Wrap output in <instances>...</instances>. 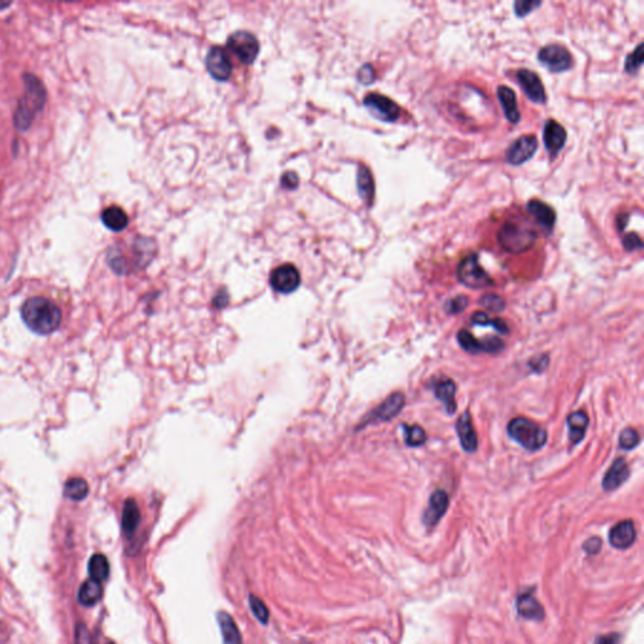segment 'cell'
<instances>
[{
    "mask_svg": "<svg viewBox=\"0 0 644 644\" xmlns=\"http://www.w3.org/2000/svg\"><path fill=\"white\" fill-rule=\"evenodd\" d=\"M22 318L33 333L49 335L61 325L62 313L53 301L46 297H32L24 302Z\"/></svg>",
    "mask_w": 644,
    "mask_h": 644,
    "instance_id": "6da1fadb",
    "label": "cell"
},
{
    "mask_svg": "<svg viewBox=\"0 0 644 644\" xmlns=\"http://www.w3.org/2000/svg\"><path fill=\"white\" fill-rule=\"evenodd\" d=\"M538 233L531 222L523 217H511L503 223L497 235L501 248L508 253H523L532 248Z\"/></svg>",
    "mask_w": 644,
    "mask_h": 644,
    "instance_id": "7a4b0ae2",
    "label": "cell"
},
{
    "mask_svg": "<svg viewBox=\"0 0 644 644\" xmlns=\"http://www.w3.org/2000/svg\"><path fill=\"white\" fill-rule=\"evenodd\" d=\"M508 434L512 440L520 443L527 451H538L544 447L547 440V433L540 425L527 418L512 419L508 427Z\"/></svg>",
    "mask_w": 644,
    "mask_h": 644,
    "instance_id": "3957f363",
    "label": "cell"
},
{
    "mask_svg": "<svg viewBox=\"0 0 644 644\" xmlns=\"http://www.w3.org/2000/svg\"><path fill=\"white\" fill-rule=\"evenodd\" d=\"M27 92L23 101L19 102L16 110V123L19 129H27L31 125L32 119L45 104V88L38 80L29 77L27 80Z\"/></svg>",
    "mask_w": 644,
    "mask_h": 644,
    "instance_id": "277c9868",
    "label": "cell"
},
{
    "mask_svg": "<svg viewBox=\"0 0 644 644\" xmlns=\"http://www.w3.org/2000/svg\"><path fill=\"white\" fill-rule=\"evenodd\" d=\"M457 274H458V280L461 281V283H463L466 287L481 289V288L490 287L493 285V281L490 277V274L486 272L479 265L476 253H472L467 257L463 258L458 265Z\"/></svg>",
    "mask_w": 644,
    "mask_h": 644,
    "instance_id": "5b68a950",
    "label": "cell"
},
{
    "mask_svg": "<svg viewBox=\"0 0 644 644\" xmlns=\"http://www.w3.org/2000/svg\"><path fill=\"white\" fill-rule=\"evenodd\" d=\"M228 48L243 64H252L259 53L257 38L250 32L239 31L233 33L228 39Z\"/></svg>",
    "mask_w": 644,
    "mask_h": 644,
    "instance_id": "8992f818",
    "label": "cell"
},
{
    "mask_svg": "<svg viewBox=\"0 0 644 644\" xmlns=\"http://www.w3.org/2000/svg\"><path fill=\"white\" fill-rule=\"evenodd\" d=\"M364 107L379 121L395 122L402 115V110L398 106V104L380 93L366 95Z\"/></svg>",
    "mask_w": 644,
    "mask_h": 644,
    "instance_id": "52a82bcc",
    "label": "cell"
},
{
    "mask_svg": "<svg viewBox=\"0 0 644 644\" xmlns=\"http://www.w3.org/2000/svg\"><path fill=\"white\" fill-rule=\"evenodd\" d=\"M538 60L553 73L568 71L573 66V57L567 47L561 45H547L538 51Z\"/></svg>",
    "mask_w": 644,
    "mask_h": 644,
    "instance_id": "ba28073f",
    "label": "cell"
},
{
    "mask_svg": "<svg viewBox=\"0 0 644 644\" xmlns=\"http://www.w3.org/2000/svg\"><path fill=\"white\" fill-rule=\"evenodd\" d=\"M404 404H405V398H404L402 393L398 392V393L390 395L389 398H387L384 402L380 404L377 409L372 410L370 414H368L365 417L364 422H363V425H360V428L365 427V425H372V423L387 422V420L393 419L402 412Z\"/></svg>",
    "mask_w": 644,
    "mask_h": 644,
    "instance_id": "9c48e42d",
    "label": "cell"
},
{
    "mask_svg": "<svg viewBox=\"0 0 644 644\" xmlns=\"http://www.w3.org/2000/svg\"><path fill=\"white\" fill-rule=\"evenodd\" d=\"M538 139L534 135H523L515 140L506 152V161L510 165H523L535 155L538 150Z\"/></svg>",
    "mask_w": 644,
    "mask_h": 644,
    "instance_id": "30bf717a",
    "label": "cell"
},
{
    "mask_svg": "<svg viewBox=\"0 0 644 644\" xmlns=\"http://www.w3.org/2000/svg\"><path fill=\"white\" fill-rule=\"evenodd\" d=\"M271 286L280 294H292L301 283V276L294 265H283L271 273Z\"/></svg>",
    "mask_w": 644,
    "mask_h": 644,
    "instance_id": "8fae6325",
    "label": "cell"
},
{
    "mask_svg": "<svg viewBox=\"0 0 644 644\" xmlns=\"http://www.w3.org/2000/svg\"><path fill=\"white\" fill-rule=\"evenodd\" d=\"M206 69L211 76L217 81H227L232 75V63L228 58L227 53L220 47H213L205 60Z\"/></svg>",
    "mask_w": 644,
    "mask_h": 644,
    "instance_id": "7c38bea8",
    "label": "cell"
},
{
    "mask_svg": "<svg viewBox=\"0 0 644 644\" xmlns=\"http://www.w3.org/2000/svg\"><path fill=\"white\" fill-rule=\"evenodd\" d=\"M457 339H458V342H460V345L462 346L463 349L473 353V354H477V353H491L492 354V353L501 351L505 346L503 342L500 340L499 337L488 336L485 340L479 342L467 330H461L458 333Z\"/></svg>",
    "mask_w": 644,
    "mask_h": 644,
    "instance_id": "4fadbf2b",
    "label": "cell"
},
{
    "mask_svg": "<svg viewBox=\"0 0 644 644\" xmlns=\"http://www.w3.org/2000/svg\"><path fill=\"white\" fill-rule=\"evenodd\" d=\"M516 77L529 99L535 104H545V87L538 73L532 72L530 69H523L517 72Z\"/></svg>",
    "mask_w": 644,
    "mask_h": 644,
    "instance_id": "5bb4252c",
    "label": "cell"
},
{
    "mask_svg": "<svg viewBox=\"0 0 644 644\" xmlns=\"http://www.w3.org/2000/svg\"><path fill=\"white\" fill-rule=\"evenodd\" d=\"M448 506H449V499H448L447 493L442 490H437L433 493L429 499L428 508L422 517V521L425 523V527L427 529L436 527L440 523V518L446 515Z\"/></svg>",
    "mask_w": 644,
    "mask_h": 644,
    "instance_id": "9a60e30c",
    "label": "cell"
},
{
    "mask_svg": "<svg viewBox=\"0 0 644 644\" xmlns=\"http://www.w3.org/2000/svg\"><path fill=\"white\" fill-rule=\"evenodd\" d=\"M516 609L523 619L535 621L545 619V609L531 591H523L518 594L516 599Z\"/></svg>",
    "mask_w": 644,
    "mask_h": 644,
    "instance_id": "2e32d148",
    "label": "cell"
},
{
    "mask_svg": "<svg viewBox=\"0 0 644 644\" xmlns=\"http://www.w3.org/2000/svg\"><path fill=\"white\" fill-rule=\"evenodd\" d=\"M526 211L541 229L545 230L546 235H550L553 232L556 222V213L550 205L538 199H532L526 205Z\"/></svg>",
    "mask_w": 644,
    "mask_h": 644,
    "instance_id": "e0dca14e",
    "label": "cell"
},
{
    "mask_svg": "<svg viewBox=\"0 0 644 644\" xmlns=\"http://www.w3.org/2000/svg\"><path fill=\"white\" fill-rule=\"evenodd\" d=\"M544 144L546 150L550 154L551 159L556 158V155L561 152L564 145L567 143V130L559 122L555 120H549L544 126Z\"/></svg>",
    "mask_w": 644,
    "mask_h": 644,
    "instance_id": "ac0fdd59",
    "label": "cell"
},
{
    "mask_svg": "<svg viewBox=\"0 0 644 644\" xmlns=\"http://www.w3.org/2000/svg\"><path fill=\"white\" fill-rule=\"evenodd\" d=\"M636 538V526L632 520L621 521L609 531V544L618 550L629 549L634 544Z\"/></svg>",
    "mask_w": 644,
    "mask_h": 644,
    "instance_id": "d6986e66",
    "label": "cell"
},
{
    "mask_svg": "<svg viewBox=\"0 0 644 644\" xmlns=\"http://www.w3.org/2000/svg\"><path fill=\"white\" fill-rule=\"evenodd\" d=\"M629 477V467L624 458H618L614 461L603 478V488L610 492L619 488Z\"/></svg>",
    "mask_w": 644,
    "mask_h": 644,
    "instance_id": "ffe728a7",
    "label": "cell"
},
{
    "mask_svg": "<svg viewBox=\"0 0 644 644\" xmlns=\"http://www.w3.org/2000/svg\"><path fill=\"white\" fill-rule=\"evenodd\" d=\"M497 97H499L501 107L503 110V114H505V117L508 119V121L510 123H514V125L518 123L520 119H521V115L518 111L516 93L512 91V88L508 87V86H505V84L499 86Z\"/></svg>",
    "mask_w": 644,
    "mask_h": 644,
    "instance_id": "44dd1931",
    "label": "cell"
},
{
    "mask_svg": "<svg viewBox=\"0 0 644 644\" xmlns=\"http://www.w3.org/2000/svg\"><path fill=\"white\" fill-rule=\"evenodd\" d=\"M457 433L460 436V440H461V446H462L463 449L468 453H472L477 449L478 440H477V434L475 432L473 429V425H472V419H470V413L468 412H464L462 416L458 419L457 422Z\"/></svg>",
    "mask_w": 644,
    "mask_h": 644,
    "instance_id": "7402d4cb",
    "label": "cell"
},
{
    "mask_svg": "<svg viewBox=\"0 0 644 644\" xmlns=\"http://www.w3.org/2000/svg\"><path fill=\"white\" fill-rule=\"evenodd\" d=\"M140 520H141V515H140V510L137 506L136 501L132 499L125 501L123 508H122L121 520L122 531L125 536L131 538L135 534Z\"/></svg>",
    "mask_w": 644,
    "mask_h": 644,
    "instance_id": "603a6c76",
    "label": "cell"
},
{
    "mask_svg": "<svg viewBox=\"0 0 644 644\" xmlns=\"http://www.w3.org/2000/svg\"><path fill=\"white\" fill-rule=\"evenodd\" d=\"M217 621L219 623L223 644H242V636L239 633V629L229 614L220 612L217 615Z\"/></svg>",
    "mask_w": 644,
    "mask_h": 644,
    "instance_id": "cb8c5ba5",
    "label": "cell"
},
{
    "mask_svg": "<svg viewBox=\"0 0 644 644\" xmlns=\"http://www.w3.org/2000/svg\"><path fill=\"white\" fill-rule=\"evenodd\" d=\"M569 437L573 444L582 442L589 425V418L583 410L575 412L568 417Z\"/></svg>",
    "mask_w": 644,
    "mask_h": 644,
    "instance_id": "d4e9b609",
    "label": "cell"
},
{
    "mask_svg": "<svg viewBox=\"0 0 644 644\" xmlns=\"http://www.w3.org/2000/svg\"><path fill=\"white\" fill-rule=\"evenodd\" d=\"M357 190L365 203L372 205L375 195V184L370 170L364 165H360L357 170Z\"/></svg>",
    "mask_w": 644,
    "mask_h": 644,
    "instance_id": "484cf974",
    "label": "cell"
},
{
    "mask_svg": "<svg viewBox=\"0 0 644 644\" xmlns=\"http://www.w3.org/2000/svg\"><path fill=\"white\" fill-rule=\"evenodd\" d=\"M102 583L90 577L80 588L78 601L84 606H95L96 603H99V599L102 598Z\"/></svg>",
    "mask_w": 644,
    "mask_h": 644,
    "instance_id": "4316f807",
    "label": "cell"
},
{
    "mask_svg": "<svg viewBox=\"0 0 644 644\" xmlns=\"http://www.w3.org/2000/svg\"><path fill=\"white\" fill-rule=\"evenodd\" d=\"M102 222L107 228L115 232H120L128 227L129 217L120 206H108L102 213Z\"/></svg>",
    "mask_w": 644,
    "mask_h": 644,
    "instance_id": "83f0119b",
    "label": "cell"
},
{
    "mask_svg": "<svg viewBox=\"0 0 644 644\" xmlns=\"http://www.w3.org/2000/svg\"><path fill=\"white\" fill-rule=\"evenodd\" d=\"M436 396L440 399V402L444 403L449 414H453L455 412V384L449 379L440 380V383L434 387Z\"/></svg>",
    "mask_w": 644,
    "mask_h": 644,
    "instance_id": "f1b7e54d",
    "label": "cell"
},
{
    "mask_svg": "<svg viewBox=\"0 0 644 644\" xmlns=\"http://www.w3.org/2000/svg\"><path fill=\"white\" fill-rule=\"evenodd\" d=\"M90 577L99 583L105 582L110 575V564L106 556L102 553H95L88 562Z\"/></svg>",
    "mask_w": 644,
    "mask_h": 644,
    "instance_id": "f546056e",
    "label": "cell"
},
{
    "mask_svg": "<svg viewBox=\"0 0 644 644\" xmlns=\"http://www.w3.org/2000/svg\"><path fill=\"white\" fill-rule=\"evenodd\" d=\"M90 488L84 478H69L64 485V496L72 501H82L88 496Z\"/></svg>",
    "mask_w": 644,
    "mask_h": 644,
    "instance_id": "4dcf8cb0",
    "label": "cell"
},
{
    "mask_svg": "<svg viewBox=\"0 0 644 644\" xmlns=\"http://www.w3.org/2000/svg\"><path fill=\"white\" fill-rule=\"evenodd\" d=\"M404 428V437H405V443L410 447H419L425 444L427 440V433L425 429L419 425H403Z\"/></svg>",
    "mask_w": 644,
    "mask_h": 644,
    "instance_id": "1f68e13d",
    "label": "cell"
},
{
    "mask_svg": "<svg viewBox=\"0 0 644 644\" xmlns=\"http://www.w3.org/2000/svg\"><path fill=\"white\" fill-rule=\"evenodd\" d=\"M644 61V52H643V45L639 43L636 46V49L629 53L625 58V63H624V69L625 72L629 73V75H636L638 73V71L642 67Z\"/></svg>",
    "mask_w": 644,
    "mask_h": 644,
    "instance_id": "d6a6232c",
    "label": "cell"
},
{
    "mask_svg": "<svg viewBox=\"0 0 644 644\" xmlns=\"http://www.w3.org/2000/svg\"><path fill=\"white\" fill-rule=\"evenodd\" d=\"M470 320H472V324H475V325H479V326L484 327L491 325V326L494 327L497 331H500L502 334H508V325L505 324V321H502L500 318L490 320L488 316H487L486 313H484V312H479V311L475 312V313L472 315Z\"/></svg>",
    "mask_w": 644,
    "mask_h": 644,
    "instance_id": "836d02e7",
    "label": "cell"
},
{
    "mask_svg": "<svg viewBox=\"0 0 644 644\" xmlns=\"http://www.w3.org/2000/svg\"><path fill=\"white\" fill-rule=\"evenodd\" d=\"M479 305L487 311H491L494 313H499L505 310L506 302L505 300L499 295L494 294H486L479 298Z\"/></svg>",
    "mask_w": 644,
    "mask_h": 644,
    "instance_id": "e575fe53",
    "label": "cell"
},
{
    "mask_svg": "<svg viewBox=\"0 0 644 644\" xmlns=\"http://www.w3.org/2000/svg\"><path fill=\"white\" fill-rule=\"evenodd\" d=\"M250 606L252 613L254 614V617L257 618L258 621H261L262 624L268 623L270 613H268V609L265 606V603L261 599L254 597V595H250Z\"/></svg>",
    "mask_w": 644,
    "mask_h": 644,
    "instance_id": "d590c367",
    "label": "cell"
},
{
    "mask_svg": "<svg viewBox=\"0 0 644 644\" xmlns=\"http://www.w3.org/2000/svg\"><path fill=\"white\" fill-rule=\"evenodd\" d=\"M542 5L541 1H534V0H517L514 3V12L518 18L529 16L535 9L540 8Z\"/></svg>",
    "mask_w": 644,
    "mask_h": 644,
    "instance_id": "8d00e7d4",
    "label": "cell"
},
{
    "mask_svg": "<svg viewBox=\"0 0 644 644\" xmlns=\"http://www.w3.org/2000/svg\"><path fill=\"white\" fill-rule=\"evenodd\" d=\"M639 443V434L633 428H627L621 433L619 444L623 449H633Z\"/></svg>",
    "mask_w": 644,
    "mask_h": 644,
    "instance_id": "74e56055",
    "label": "cell"
},
{
    "mask_svg": "<svg viewBox=\"0 0 644 644\" xmlns=\"http://www.w3.org/2000/svg\"><path fill=\"white\" fill-rule=\"evenodd\" d=\"M623 247L627 252H636L643 248V243L636 233H628L623 238Z\"/></svg>",
    "mask_w": 644,
    "mask_h": 644,
    "instance_id": "f35d334b",
    "label": "cell"
},
{
    "mask_svg": "<svg viewBox=\"0 0 644 644\" xmlns=\"http://www.w3.org/2000/svg\"><path fill=\"white\" fill-rule=\"evenodd\" d=\"M75 642L76 644H93L91 634L84 623H77L75 629Z\"/></svg>",
    "mask_w": 644,
    "mask_h": 644,
    "instance_id": "ab89813d",
    "label": "cell"
},
{
    "mask_svg": "<svg viewBox=\"0 0 644 644\" xmlns=\"http://www.w3.org/2000/svg\"><path fill=\"white\" fill-rule=\"evenodd\" d=\"M601 546H603L601 538H598V536H593V538H588V540L584 542L583 550L586 553V555L593 556V555H597V553H600Z\"/></svg>",
    "mask_w": 644,
    "mask_h": 644,
    "instance_id": "60d3db41",
    "label": "cell"
},
{
    "mask_svg": "<svg viewBox=\"0 0 644 644\" xmlns=\"http://www.w3.org/2000/svg\"><path fill=\"white\" fill-rule=\"evenodd\" d=\"M357 80L363 84H370L375 81V71L370 64H364L357 72Z\"/></svg>",
    "mask_w": 644,
    "mask_h": 644,
    "instance_id": "b9f144b4",
    "label": "cell"
},
{
    "mask_svg": "<svg viewBox=\"0 0 644 644\" xmlns=\"http://www.w3.org/2000/svg\"><path fill=\"white\" fill-rule=\"evenodd\" d=\"M468 305V300L466 296H458L455 297L453 300H451L449 303H448V311L451 313H458L461 311L464 310Z\"/></svg>",
    "mask_w": 644,
    "mask_h": 644,
    "instance_id": "7bdbcfd3",
    "label": "cell"
},
{
    "mask_svg": "<svg viewBox=\"0 0 644 644\" xmlns=\"http://www.w3.org/2000/svg\"><path fill=\"white\" fill-rule=\"evenodd\" d=\"M621 636L619 633H609L606 636H598L594 644H621Z\"/></svg>",
    "mask_w": 644,
    "mask_h": 644,
    "instance_id": "ee69618b",
    "label": "cell"
},
{
    "mask_svg": "<svg viewBox=\"0 0 644 644\" xmlns=\"http://www.w3.org/2000/svg\"><path fill=\"white\" fill-rule=\"evenodd\" d=\"M282 185L287 189H295L298 185V178L295 173H286L282 178Z\"/></svg>",
    "mask_w": 644,
    "mask_h": 644,
    "instance_id": "f6af8a7d",
    "label": "cell"
},
{
    "mask_svg": "<svg viewBox=\"0 0 644 644\" xmlns=\"http://www.w3.org/2000/svg\"><path fill=\"white\" fill-rule=\"evenodd\" d=\"M227 303L228 296L227 294L224 292V291H222L220 294H218V295L215 296V298H214V301H213V305H214L215 307H218V309H222V307H223V306H226Z\"/></svg>",
    "mask_w": 644,
    "mask_h": 644,
    "instance_id": "bcb514c9",
    "label": "cell"
},
{
    "mask_svg": "<svg viewBox=\"0 0 644 644\" xmlns=\"http://www.w3.org/2000/svg\"><path fill=\"white\" fill-rule=\"evenodd\" d=\"M547 357H538V359H534L530 363L531 369L532 370H536V372H541L545 369L546 365H544V360H546Z\"/></svg>",
    "mask_w": 644,
    "mask_h": 644,
    "instance_id": "7dc6e473",
    "label": "cell"
},
{
    "mask_svg": "<svg viewBox=\"0 0 644 644\" xmlns=\"http://www.w3.org/2000/svg\"><path fill=\"white\" fill-rule=\"evenodd\" d=\"M628 220L629 214H627V213H621V215L618 217V219H617V224H618L619 230H623L624 228L628 226Z\"/></svg>",
    "mask_w": 644,
    "mask_h": 644,
    "instance_id": "c3c4849f",
    "label": "cell"
},
{
    "mask_svg": "<svg viewBox=\"0 0 644 644\" xmlns=\"http://www.w3.org/2000/svg\"><path fill=\"white\" fill-rule=\"evenodd\" d=\"M8 5H10L9 1H4V3L0 1V8H5V7H8Z\"/></svg>",
    "mask_w": 644,
    "mask_h": 644,
    "instance_id": "681fc988",
    "label": "cell"
},
{
    "mask_svg": "<svg viewBox=\"0 0 644 644\" xmlns=\"http://www.w3.org/2000/svg\"><path fill=\"white\" fill-rule=\"evenodd\" d=\"M108 644H114V643H108Z\"/></svg>",
    "mask_w": 644,
    "mask_h": 644,
    "instance_id": "f907efd6",
    "label": "cell"
}]
</instances>
